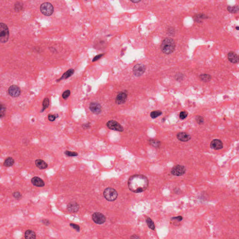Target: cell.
<instances>
[{
	"instance_id": "obj_1",
	"label": "cell",
	"mask_w": 239,
	"mask_h": 239,
	"mask_svg": "<svg viewBox=\"0 0 239 239\" xmlns=\"http://www.w3.org/2000/svg\"><path fill=\"white\" fill-rule=\"evenodd\" d=\"M148 179L143 175H134L130 176L128 180V188L133 193L144 192L148 188Z\"/></svg>"
},
{
	"instance_id": "obj_2",
	"label": "cell",
	"mask_w": 239,
	"mask_h": 239,
	"mask_svg": "<svg viewBox=\"0 0 239 239\" xmlns=\"http://www.w3.org/2000/svg\"><path fill=\"white\" fill-rule=\"evenodd\" d=\"M175 47L176 44L174 40L173 39L168 37L164 39L162 41L161 45V49L164 54H170L174 51Z\"/></svg>"
},
{
	"instance_id": "obj_3",
	"label": "cell",
	"mask_w": 239,
	"mask_h": 239,
	"mask_svg": "<svg viewBox=\"0 0 239 239\" xmlns=\"http://www.w3.org/2000/svg\"><path fill=\"white\" fill-rule=\"evenodd\" d=\"M9 38L8 27L3 22L0 23V41L2 43H6Z\"/></svg>"
},
{
	"instance_id": "obj_4",
	"label": "cell",
	"mask_w": 239,
	"mask_h": 239,
	"mask_svg": "<svg viewBox=\"0 0 239 239\" xmlns=\"http://www.w3.org/2000/svg\"><path fill=\"white\" fill-rule=\"evenodd\" d=\"M103 195L105 198L109 201L115 200L118 196L117 192L116 190L110 187L106 189L104 191Z\"/></svg>"
},
{
	"instance_id": "obj_5",
	"label": "cell",
	"mask_w": 239,
	"mask_h": 239,
	"mask_svg": "<svg viewBox=\"0 0 239 239\" xmlns=\"http://www.w3.org/2000/svg\"><path fill=\"white\" fill-rule=\"evenodd\" d=\"M40 11L45 16H50L52 14L54 11V8L50 3L45 2L41 5Z\"/></svg>"
},
{
	"instance_id": "obj_6",
	"label": "cell",
	"mask_w": 239,
	"mask_h": 239,
	"mask_svg": "<svg viewBox=\"0 0 239 239\" xmlns=\"http://www.w3.org/2000/svg\"><path fill=\"white\" fill-rule=\"evenodd\" d=\"M107 126L110 130L122 132L124 130L123 127L117 122L114 120H110L107 123Z\"/></svg>"
},
{
	"instance_id": "obj_7",
	"label": "cell",
	"mask_w": 239,
	"mask_h": 239,
	"mask_svg": "<svg viewBox=\"0 0 239 239\" xmlns=\"http://www.w3.org/2000/svg\"><path fill=\"white\" fill-rule=\"evenodd\" d=\"M185 171L186 169L184 166L180 165H176L172 169L171 173L174 176H181L184 174Z\"/></svg>"
},
{
	"instance_id": "obj_8",
	"label": "cell",
	"mask_w": 239,
	"mask_h": 239,
	"mask_svg": "<svg viewBox=\"0 0 239 239\" xmlns=\"http://www.w3.org/2000/svg\"><path fill=\"white\" fill-rule=\"evenodd\" d=\"M146 69V66L143 64H139L136 65L133 69L134 75L136 77H140L144 74Z\"/></svg>"
},
{
	"instance_id": "obj_9",
	"label": "cell",
	"mask_w": 239,
	"mask_h": 239,
	"mask_svg": "<svg viewBox=\"0 0 239 239\" xmlns=\"http://www.w3.org/2000/svg\"><path fill=\"white\" fill-rule=\"evenodd\" d=\"M92 219L95 223L97 224H102L106 221V217L102 213L99 212H96L92 215Z\"/></svg>"
},
{
	"instance_id": "obj_10",
	"label": "cell",
	"mask_w": 239,
	"mask_h": 239,
	"mask_svg": "<svg viewBox=\"0 0 239 239\" xmlns=\"http://www.w3.org/2000/svg\"><path fill=\"white\" fill-rule=\"evenodd\" d=\"M8 93L13 97H17L20 95V88L16 85H11L8 88Z\"/></svg>"
},
{
	"instance_id": "obj_11",
	"label": "cell",
	"mask_w": 239,
	"mask_h": 239,
	"mask_svg": "<svg viewBox=\"0 0 239 239\" xmlns=\"http://www.w3.org/2000/svg\"><path fill=\"white\" fill-rule=\"evenodd\" d=\"M89 108L93 113L97 114H99L101 112L102 109L101 105L96 102H91L89 106Z\"/></svg>"
},
{
	"instance_id": "obj_12",
	"label": "cell",
	"mask_w": 239,
	"mask_h": 239,
	"mask_svg": "<svg viewBox=\"0 0 239 239\" xmlns=\"http://www.w3.org/2000/svg\"><path fill=\"white\" fill-rule=\"evenodd\" d=\"M127 94L125 92H121L118 94L116 98V103L118 105H121L124 103L127 99Z\"/></svg>"
},
{
	"instance_id": "obj_13",
	"label": "cell",
	"mask_w": 239,
	"mask_h": 239,
	"mask_svg": "<svg viewBox=\"0 0 239 239\" xmlns=\"http://www.w3.org/2000/svg\"><path fill=\"white\" fill-rule=\"evenodd\" d=\"M210 147L214 150H219L223 148V142L219 139L213 140L210 143Z\"/></svg>"
},
{
	"instance_id": "obj_14",
	"label": "cell",
	"mask_w": 239,
	"mask_h": 239,
	"mask_svg": "<svg viewBox=\"0 0 239 239\" xmlns=\"http://www.w3.org/2000/svg\"><path fill=\"white\" fill-rule=\"evenodd\" d=\"M67 209L70 213H76L79 210V205L75 202H71L67 205Z\"/></svg>"
},
{
	"instance_id": "obj_15",
	"label": "cell",
	"mask_w": 239,
	"mask_h": 239,
	"mask_svg": "<svg viewBox=\"0 0 239 239\" xmlns=\"http://www.w3.org/2000/svg\"><path fill=\"white\" fill-rule=\"evenodd\" d=\"M176 137L179 141L184 142H188L191 139L190 135L185 132L178 133L176 135Z\"/></svg>"
},
{
	"instance_id": "obj_16",
	"label": "cell",
	"mask_w": 239,
	"mask_h": 239,
	"mask_svg": "<svg viewBox=\"0 0 239 239\" xmlns=\"http://www.w3.org/2000/svg\"><path fill=\"white\" fill-rule=\"evenodd\" d=\"M227 58L228 60L233 64H236L239 62V56L233 51H230L228 53L227 55Z\"/></svg>"
},
{
	"instance_id": "obj_17",
	"label": "cell",
	"mask_w": 239,
	"mask_h": 239,
	"mask_svg": "<svg viewBox=\"0 0 239 239\" xmlns=\"http://www.w3.org/2000/svg\"><path fill=\"white\" fill-rule=\"evenodd\" d=\"M31 183L33 185L39 187H44L45 185L44 181L41 178L37 176L33 177L31 179Z\"/></svg>"
},
{
	"instance_id": "obj_18",
	"label": "cell",
	"mask_w": 239,
	"mask_h": 239,
	"mask_svg": "<svg viewBox=\"0 0 239 239\" xmlns=\"http://www.w3.org/2000/svg\"><path fill=\"white\" fill-rule=\"evenodd\" d=\"M35 164L40 169H45L48 167L46 162L42 159H37L35 161Z\"/></svg>"
},
{
	"instance_id": "obj_19",
	"label": "cell",
	"mask_w": 239,
	"mask_h": 239,
	"mask_svg": "<svg viewBox=\"0 0 239 239\" xmlns=\"http://www.w3.org/2000/svg\"><path fill=\"white\" fill-rule=\"evenodd\" d=\"M25 238L27 239H36V235L34 231L31 230H27L25 233Z\"/></svg>"
},
{
	"instance_id": "obj_20",
	"label": "cell",
	"mask_w": 239,
	"mask_h": 239,
	"mask_svg": "<svg viewBox=\"0 0 239 239\" xmlns=\"http://www.w3.org/2000/svg\"><path fill=\"white\" fill-rule=\"evenodd\" d=\"M74 72V71L73 69H69L62 76L61 78L59 79V80H62V79H67L68 78H69V77H71V75H73Z\"/></svg>"
},
{
	"instance_id": "obj_21",
	"label": "cell",
	"mask_w": 239,
	"mask_h": 239,
	"mask_svg": "<svg viewBox=\"0 0 239 239\" xmlns=\"http://www.w3.org/2000/svg\"><path fill=\"white\" fill-rule=\"evenodd\" d=\"M15 162V160L12 157H8L4 161L3 165L4 166L7 167H9L10 166H12L14 164Z\"/></svg>"
},
{
	"instance_id": "obj_22",
	"label": "cell",
	"mask_w": 239,
	"mask_h": 239,
	"mask_svg": "<svg viewBox=\"0 0 239 239\" xmlns=\"http://www.w3.org/2000/svg\"><path fill=\"white\" fill-rule=\"evenodd\" d=\"M199 78L202 81L205 82H207L210 81L212 79V77L211 75H209L207 74H202L199 76Z\"/></svg>"
},
{
	"instance_id": "obj_23",
	"label": "cell",
	"mask_w": 239,
	"mask_h": 239,
	"mask_svg": "<svg viewBox=\"0 0 239 239\" xmlns=\"http://www.w3.org/2000/svg\"><path fill=\"white\" fill-rule=\"evenodd\" d=\"M146 223L148 225V227H149V228H150V229H152L153 230H154L155 229V226L154 225V222L153 221L152 219H150V218H147V219H146Z\"/></svg>"
},
{
	"instance_id": "obj_24",
	"label": "cell",
	"mask_w": 239,
	"mask_h": 239,
	"mask_svg": "<svg viewBox=\"0 0 239 239\" xmlns=\"http://www.w3.org/2000/svg\"><path fill=\"white\" fill-rule=\"evenodd\" d=\"M227 10L231 13H236L239 11V6L227 7Z\"/></svg>"
},
{
	"instance_id": "obj_25",
	"label": "cell",
	"mask_w": 239,
	"mask_h": 239,
	"mask_svg": "<svg viewBox=\"0 0 239 239\" xmlns=\"http://www.w3.org/2000/svg\"><path fill=\"white\" fill-rule=\"evenodd\" d=\"M23 8V4L20 2H17L15 4V10L16 12H19Z\"/></svg>"
},
{
	"instance_id": "obj_26",
	"label": "cell",
	"mask_w": 239,
	"mask_h": 239,
	"mask_svg": "<svg viewBox=\"0 0 239 239\" xmlns=\"http://www.w3.org/2000/svg\"><path fill=\"white\" fill-rule=\"evenodd\" d=\"M162 114V112L160 111H154L150 113V116L153 119H155L161 116Z\"/></svg>"
},
{
	"instance_id": "obj_27",
	"label": "cell",
	"mask_w": 239,
	"mask_h": 239,
	"mask_svg": "<svg viewBox=\"0 0 239 239\" xmlns=\"http://www.w3.org/2000/svg\"><path fill=\"white\" fill-rule=\"evenodd\" d=\"M149 142L152 146L156 147V148H158L160 146V144H161L160 142L157 140H153V139L150 140Z\"/></svg>"
},
{
	"instance_id": "obj_28",
	"label": "cell",
	"mask_w": 239,
	"mask_h": 239,
	"mask_svg": "<svg viewBox=\"0 0 239 239\" xmlns=\"http://www.w3.org/2000/svg\"><path fill=\"white\" fill-rule=\"evenodd\" d=\"M50 104V101L48 98H45L43 102V108L42 109V112H43L45 109H46L49 107Z\"/></svg>"
},
{
	"instance_id": "obj_29",
	"label": "cell",
	"mask_w": 239,
	"mask_h": 239,
	"mask_svg": "<svg viewBox=\"0 0 239 239\" xmlns=\"http://www.w3.org/2000/svg\"><path fill=\"white\" fill-rule=\"evenodd\" d=\"M13 196L14 197L15 199H16L17 200H19L22 199V195L21 194L20 192H16L14 193H13Z\"/></svg>"
},
{
	"instance_id": "obj_30",
	"label": "cell",
	"mask_w": 239,
	"mask_h": 239,
	"mask_svg": "<svg viewBox=\"0 0 239 239\" xmlns=\"http://www.w3.org/2000/svg\"><path fill=\"white\" fill-rule=\"evenodd\" d=\"M0 114H1V117L2 118L5 115V113L6 112V107L4 105L1 104V109H0Z\"/></svg>"
},
{
	"instance_id": "obj_31",
	"label": "cell",
	"mask_w": 239,
	"mask_h": 239,
	"mask_svg": "<svg viewBox=\"0 0 239 239\" xmlns=\"http://www.w3.org/2000/svg\"><path fill=\"white\" fill-rule=\"evenodd\" d=\"M65 154L68 156H76L78 155V154L77 153V152H72V151H70L68 150L65 151Z\"/></svg>"
},
{
	"instance_id": "obj_32",
	"label": "cell",
	"mask_w": 239,
	"mask_h": 239,
	"mask_svg": "<svg viewBox=\"0 0 239 239\" xmlns=\"http://www.w3.org/2000/svg\"><path fill=\"white\" fill-rule=\"evenodd\" d=\"M196 120L198 123L199 124H202L204 122V119L202 116H197L196 117Z\"/></svg>"
},
{
	"instance_id": "obj_33",
	"label": "cell",
	"mask_w": 239,
	"mask_h": 239,
	"mask_svg": "<svg viewBox=\"0 0 239 239\" xmlns=\"http://www.w3.org/2000/svg\"><path fill=\"white\" fill-rule=\"evenodd\" d=\"M70 93H71V92H70V91L69 90L65 91L63 93V94H62V97H63V99H66L67 98L69 97V96L70 95Z\"/></svg>"
},
{
	"instance_id": "obj_34",
	"label": "cell",
	"mask_w": 239,
	"mask_h": 239,
	"mask_svg": "<svg viewBox=\"0 0 239 239\" xmlns=\"http://www.w3.org/2000/svg\"><path fill=\"white\" fill-rule=\"evenodd\" d=\"M187 116H188V113H187V112L182 111L180 113L179 116H180L181 119L184 120L187 117Z\"/></svg>"
},
{
	"instance_id": "obj_35",
	"label": "cell",
	"mask_w": 239,
	"mask_h": 239,
	"mask_svg": "<svg viewBox=\"0 0 239 239\" xmlns=\"http://www.w3.org/2000/svg\"><path fill=\"white\" fill-rule=\"evenodd\" d=\"M70 226L72 228H73V229H75L77 232H79L80 231V227H79V225L75 224H73V223H71L70 224Z\"/></svg>"
},
{
	"instance_id": "obj_36",
	"label": "cell",
	"mask_w": 239,
	"mask_h": 239,
	"mask_svg": "<svg viewBox=\"0 0 239 239\" xmlns=\"http://www.w3.org/2000/svg\"><path fill=\"white\" fill-rule=\"evenodd\" d=\"M103 55L104 54H99V55L96 56L93 58V62H95V61H97L98 60H99V59H101V57H102Z\"/></svg>"
},
{
	"instance_id": "obj_37",
	"label": "cell",
	"mask_w": 239,
	"mask_h": 239,
	"mask_svg": "<svg viewBox=\"0 0 239 239\" xmlns=\"http://www.w3.org/2000/svg\"><path fill=\"white\" fill-rule=\"evenodd\" d=\"M56 118V116L55 115L49 114V116H48V119L51 122H53V121H55Z\"/></svg>"
},
{
	"instance_id": "obj_38",
	"label": "cell",
	"mask_w": 239,
	"mask_h": 239,
	"mask_svg": "<svg viewBox=\"0 0 239 239\" xmlns=\"http://www.w3.org/2000/svg\"><path fill=\"white\" fill-rule=\"evenodd\" d=\"M183 75H182V74H181V73H178L176 75V79L177 80H181L183 78Z\"/></svg>"
},
{
	"instance_id": "obj_39",
	"label": "cell",
	"mask_w": 239,
	"mask_h": 239,
	"mask_svg": "<svg viewBox=\"0 0 239 239\" xmlns=\"http://www.w3.org/2000/svg\"><path fill=\"white\" fill-rule=\"evenodd\" d=\"M168 31L169 34L171 36V35H173L175 33L174 29L173 28H170L169 29Z\"/></svg>"
},
{
	"instance_id": "obj_40",
	"label": "cell",
	"mask_w": 239,
	"mask_h": 239,
	"mask_svg": "<svg viewBox=\"0 0 239 239\" xmlns=\"http://www.w3.org/2000/svg\"><path fill=\"white\" fill-rule=\"evenodd\" d=\"M172 219H178V221H180L182 220L183 218L182 216H178V217H174V218H172Z\"/></svg>"
},
{
	"instance_id": "obj_41",
	"label": "cell",
	"mask_w": 239,
	"mask_h": 239,
	"mask_svg": "<svg viewBox=\"0 0 239 239\" xmlns=\"http://www.w3.org/2000/svg\"><path fill=\"white\" fill-rule=\"evenodd\" d=\"M42 222L45 225H49V221H48V220H46V219L43 220Z\"/></svg>"
},
{
	"instance_id": "obj_42",
	"label": "cell",
	"mask_w": 239,
	"mask_h": 239,
	"mask_svg": "<svg viewBox=\"0 0 239 239\" xmlns=\"http://www.w3.org/2000/svg\"><path fill=\"white\" fill-rule=\"evenodd\" d=\"M130 1L133 3H138V2H140L141 0H130Z\"/></svg>"
},
{
	"instance_id": "obj_43",
	"label": "cell",
	"mask_w": 239,
	"mask_h": 239,
	"mask_svg": "<svg viewBox=\"0 0 239 239\" xmlns=\"http://www.w3.org/2000/svg\"><path fill=\"white\" fill-rule=\"evenodd\" d=\"M130 238H131V239H132V238H140V237H139V236H136V235H134L130 237Z\"/></svg>"
},
{
	"instance_id": "obj_44",
	"label": "cell",
	"mask_w": 239,
	"mask_h": 239,
	"mask_svg": "<svg viewBox=\"0 0 239 239\" xmlns=\"http://www.w3.org/2000/svg\"><path fill=\"white\" fill-rule=\"evenodd\" d=\"M236 29L237 30H239V26L236 27Z\"/></svg>"
}]
</instances>
